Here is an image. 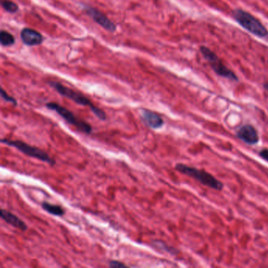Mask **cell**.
I'll return each instance as SVG.
<instances>
[{"mask_svg":"<svg viewBox=\"0 0 268 268\" xmlns=\"http://www.w3.org/2000/svg\"><path fill=\"white\" fill-rule=\"evenodd\" d=\"M1 97H2V100H4L6 102H10V103L13 104L14 105H18V101L12 96H9L7 92H5V90L3 88H1Z\"/></svg>","mask_w":268,"mask_h":268,"instance_id":"cell-16","label":"cell"},{"mask_svg":"<svg viewBox=\"0 0 268 268\" xmlns=\"http://www.w3.org/2000/svg\"><path fill=\"white\" fill-rule=\"evenodd\" d=\"M21 39L27 46H39L44 42V36L40 32L32 28H24L21 32Z\"/></svg>","mask_w":268,"mask_h":268,"instance_id":"cell-10","label":"cell"},{"mask_svg":"<svg viewBox=\"0 0 268 268\" xmlns=\"http://www.w3.org/2000/svg\"><path fill=\"white\" fill-rule=\"evenodd\" d=\"M109 266L110 268H127V265L123 263L120 262L118 260H111V261H109Z\"/></svg>","mask_w":268,"mask_h":268,"instance_id":"cell-17","label":"cell"},{"mask_svg":"<svg viewBox=\"0 0 268 268\" xmlns=\"http://www.w3.org/2000/svg\"><path fill=\"white\" fill-rule=\"evenodd\" d=\"M49 85L51 88H54L56 92H58L61 96H63V97H67V98L72 100L78 105L89 107L92 113L101 121H105L107 119V116L105 114V112L102 109H99V108L94 105L88 97L84 96L80 92H76V91H74L71 88H68L66 86L60 84L58 82H49Z\"/></svg>","mask_w":268,"mask_h":268,"instance_id":"cell-2","label":"cell"},{"mask_svg":"<svg viewBox=\"0 0 268 268\" xmlns=\"http://www.w3.org/2000/svg\"><path fill=\"white\" fill-rule=\"evenodd\" d=\"M264 88H265V89H266L267 91H268V83H266V84H264Z\"/></svg>","mask_w":268,"mask_h":268,"instance_id":"cell-19","label":"cell"},{"mask_svg":"<svg viewBox=\"0 0 268 268\" xmlns=\"http://www.w3.org/2000/svg\"><path fill=\"white\" fill-rule=\"evenodd\" d=\"M42 208L44 210L46 211L47 213H50L53 216L56 217H62L65 215V209L62 207L58 205H53L50 203L44 201L42 203Z\"/></svg>","mask_w":268,"mask_h":268,"instance_id":"cell-12","label":"cell"},{"mask_svg":"<svg viewBox=\"0 0 268 268\" xmlns=\"http://www.w3.org/2000/svg\"><path fill=\"white\" fill-rule=\"evenodd\" d=\"M84 10L86 13L93 19L94 22L99 24L104 29L107 30L110 32H114L117 30V25L109 20V18L100 10L88 6H86Z\"/></svg>","mask_w":268,"mask_h":268,"instance_id":"cell-7","label":"cell"},{"mask_svg":"<svg viewBox=\"0 0 268 268\" xmlns=\"http://www.w3.org/2000/svg\"><path fill=\"white\" fill-rule=\"evenodd\" d=\"M234 20L247 32L260 39L268 37V30L258 18L243 9H235L231 13Z\"/></svg>","mask_w":268,"mask_h":268,"instance_id":"cell-1","label":"cell"},{"mask_svg":"<svg viewBox=\"0 0 268 268\" xmlns=\"http://www.w3.org/2000/svg\"><path fill=\"white\" fill-rule=\"evenodd\" d=\"M15 43V38L12 34L5 30H2L0 32V44L2 47H10Z\"/></svg>","mask_w":268,"mask_h":268,"instance_id":"cell-13","label":"cell"},{"mask_svg":"<svg viewBox=\"0 0 268 268\" xmlns=\"http://www.w3.org/2000/svg\"><path fill=\"white\" fill-rule=\"evenodd\" d=\"M200 52H201L203 58H205L209 64L212 70L219 76L225 78L226 80H231V81H239L238 75L232 70L225 66L223 62H222V60L219 58V56L214 51L207 47L201 46L200 48Z\"/></svg>","mask_w":268,"mask_h":268,"instance_id":"cell-4","label":"cell"},{"mask_svg":"<svg viewBox=\"0 0 268 268\" xmlns=\"http://www.w3.org/2000/svg\"><path fill=\"white\" fill-rule=\"evenodd\" d=\"M176 171H179L183 175L191 177L193 179H196L197 182L204 185L205 187H209L215 191H222L224 185L222 182L217 179L216 177L213 176L212 174L202 170V169H197L195 167H191L184 164H177L175 167Z\"/></svg>","mask_w":268,"mask_h":268,"instance_id":"cell-3","label":"cell"},{"mask_svg":"<svg viewBox=\"0 0 268 268\" xmlns=\"http://www.w3.org/2000/svg\"><path fill=\"white\" fill-rule=\"evenodd\" d=\"M259 155H260V157H261L262 159H264V161L268 162V149H262V150L260 151Z\"/></svg>","mask_w":268,"mask_h":268,"instance_id":"cell-18","label":"cell"},{"mask_svg":"<svg viewBox=\"0 0 268 268\" xmlns=\"http://www.w3.org/2000/svg\"><path fill=\"white\" fill-rule=\"evenodd\" d=\"M236 137L248 145H256L260 141L259 133L256 127L251 124L242 126L236 132Z\"/></svg>","mask_w":268,"mask_h":268,"instance_id":"cell-8","label":"cell"},{"mask_svg":"<svg viewBox=\"0 0 268 268\" xmlns=\"http://www.w3.org/2000/svg\"></svg>","mask_w":268,"mask_h":268,"instance_id":"cell-20","label":"cell"},{"mask_svg":"<svg viewBox=\"0 0 268 268\" xmlns=\"http://www.w3.org/2000/svg\"><path fill=\"white\" fill-rule=\"evenodd\" d=\"M46 107L50 110H53L58 115L65 120L66 123L75 127L78 131L83 133L90 135L92 132V127L89 123L84 122L83 120L79 119L73 112L64 107L62 105L56 102H48L46 104Z\"/></svg>","mask_w":268,"mask_h":268,"instance_id":"cell-5","label":"cell"},{"mask_svg":"<svg viewBox=\"0 0 268 268\" xmlns=\"http://www.w3.org/2000/svg\"><path fill=\"white\" fill-rule=\"evenodd\" d=\"M1 143L9 146L14 147L25 155L35 159L40 160L43 162L48 163V165H54L56 164V161L52 159L45 151L42 150L38 147L29 145L28 143H24L20 140H10V139H1Z\"/></svg>","mask_w":268,"mask_h":268,"instance_id":"cell-6","label":"cell"},{"mask_svg":"<svg viewBox=\"0 0 268 268\" xmlns=\"http://www.w3.org/2000/svg\"><path fill=\"white\" fill-rule=\"evenodd\" d=\"M140 118L144 124L152 129H160L165 123L163 118L159 114L149 109H143L140 113Z\"/></svg>","mask_w":268,"mask_h":268,"instance_id":"cell-9","label":"cell"},{"mask_svg":"<svg viewBox=\"0 0 268 268\" xmlns=\"http://www.w3.org/2000/svg\"><path fill=\"white\" fill-rule=\"evenodd\" d=\"M152 245L155 247V248H158V249L164 251V252H168L169 254L175 255L179 252V251L177 250L176 248L169 246L166 243H164L163 241H153L152 242Z\"/></svg>","mask_w":268,"mask_h":268,"instance_id":"cell-14","label":"cell"},{"mask_svg":"<svg viewBox=\"0 0 268 268\" xmlns=\"http://www.w3.org/2000/svg\"><path fill=\"white\" fill-rule=\"evenodd\" d=\"M0 217L2 218V220H4L5 222L14 226L15 228L19 229L21 231H25L28 229V226L24 221L22 220L19 217H17L16 215L13 214L9 211L1 209Z\"/></svg>","mask_w":268,"mask_h":268,"instance_id":"cell-11","label":"cell"},{"mask_svg":"<svg viewBox=\"0 0 268 268\" xmlns=\"http://www.w3.org/2000/svg\"><path fill=\"white\" fill-rule=\"evenodd\" d=\"M1 5L6 12L10 13V14L18 12L19 10V7L16 2L10 1V0H1Z\"/></svg>","mask_w":268,"mask_h":268,"instance_id":"cell-15","label":"cell"}]
</instances>
